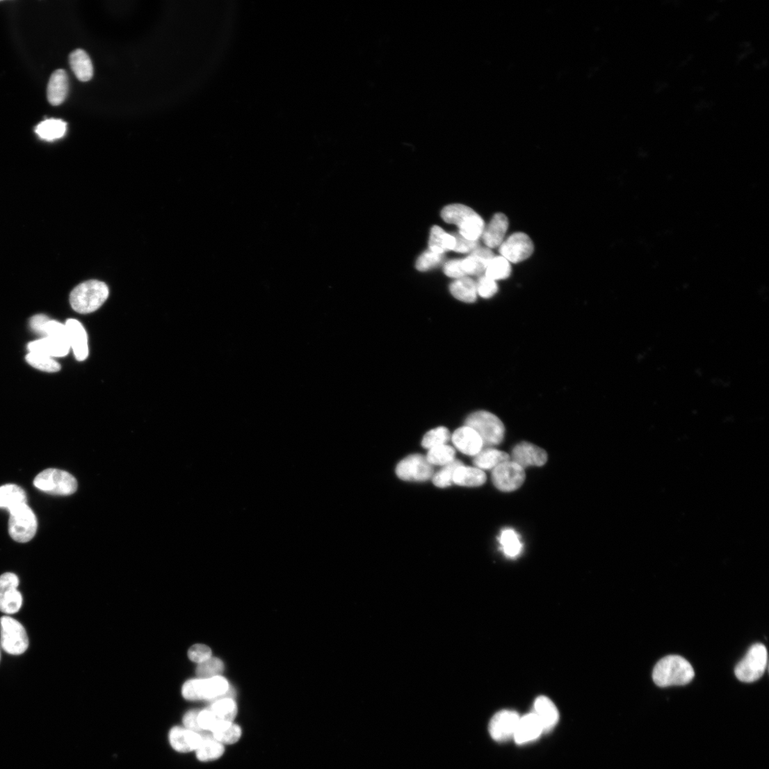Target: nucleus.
Wrapping results in <instances>:
<instances>
[{"mask_svg":"<svg viewBox=\"0 0 769 769\" xmlns=\"http://www.w3.org/2000/svg\"><path fill=\"white\" fill-rule=\"evenodd\" d=\"M695 677L691 664L679 656H669L661 660L656 665L653 679L661 688L681 686L690 683Z\"/></svg>","mask_w":769,"mask_h":769,"instance_id":"obj_1","label":"nucleus"},{"mask_svg":"<svg viewBox=\"0 0 769 769\" xmlns=\"http://www.w3.org/2000/svg\"><path fill=\"white\" fill-rule=\"evenodd\" d=\"M441 217L447 223L455 225L459 234L464 238L479 241L485 225L483 219L469 207L453 204L446 207L441 212Z\"/></svg>","mask_w":769,"mask_h":769,"instance_id":"obj_2","label":"nucleus"},{"mask_svg":"<svg viewBox=\"0 0 769 769\" xmlns=\"http://www.w3.org/2000/svg\"><path fill=\"white\" fill-rule=\"evenodd\" d=\"M107 285L97 280H90L78 285L70 294V304L79 314H90L99 309L107 300Z\"/></svg>","mask_w":769,"mask_h":769,"instance_id":"obj_3","label":"nucleus"},{"mask_svg":"<svg viewBox=\"0 0 769 769\" xmlns=\"http://www.w3.org/2000/svg\"><path fill=\"white\" fill-rule=\"evenodd\" d=\"M465 426L478 433L487 448L499 445L505 438L504 424L494 414L486 410L471 413L466 419Z\"/></svg>","mask_w":769,"mask_h":769,"instance_id":"obj_4","label":"nucleus"},{"mask_svg":"<svg viewBox=\"0 0 769 769\" xmlns=\"http://www.w3.org/2000/svg\"><path fill=\"white\" fill-rule=\"evenodd\" d=\"M34 485L44 492L61 496L73 494L78 488V483L70 473L53 468L40 473L35 479Z\"/></svg>","mask_w":769,"mask_h":769,"instance_id":"obj_5","label":"nucleus"},{"mask_svg":"<svg viewBox=\"0 0 769 769\" xmlns=\"http://www.w3.org/2000/svg\"><path fill=\"white\" fill-rule=\"evenodd\" d=\"M229 689L227 680L220 675L188 680L183 687L182 694L185 699L191 701L213 699L225 695Z\"/></svg>","mask_w":769,"mask_h":769,"instance_id":"obj_6","label":"nucleus"},{"mask_svg":"<svg viewBox=\"0 0 769 769\" xmlns=\"http://www.w3.org/2000/svg\"><path fill=\"white\" fill-rule=\"evenodd\" d=\"M766 647L761 643L752 645L745 658L735 668L738 679L747 683L756 682L763 674L767 666Z\"/></svg>","mask_w":769,"mask_h":769,"instance_id":"obj_7","label":"nucleus"},{"mask_svg":"<svg viewBox=\"0 0 769 769\" xmlns=\"http://www.w3.org/2000/svg\"><path fill=\"white\" fill-rule=\"evenodd\" d=\"M10 512L9 533L16 542L26 543L31 541L38 530L37 517L31 508L22 505Z\"/></svg>","mask_w":769,"mask_h":769,"instance_id":"obj_8","label":"nucleus"},{"mask_svg":"<svg viewBox=\"0 0 769 769\" xmlns=\"http://www.w3.org/2000/svg\"><path fill=\"white\" fill-rule=\"evenodd\" d=\"M1 631V645L8 654L19 656L23 654L29 647L26 632L19 621L10 616H3L0 619Z\"/></svg>","mask_w":769,"mask_h":769,"instance_id":"obj_9","label":"nucleus"},{"mask_svg":"<svg viewBox=\"0 0 769 769\" xmlns=\"http://www.w3.org/2000/svg\"><path fill=\"white\" fill-rule=\"evenodd\" d=\"M492 482L500 491L514 492L521 487L526 478L524 469L510 460L492 470Z\"/></svg>","mask_w":769,"mask_h":769,"instance_id":"obj_10","label":"nucleus"},{"mask_svg":"<svg viewBox=\"0 0 769 769\" xmlns=\"http://www.w3.org/2000/svg\"><path fill=\"white\" fill-rule=\"evenodd\" d=\"M434 469L426 457L412 455L403 460L396 467L398 477L405 481L425 482L433 477Z\"/></svg>","mask_w":769,"mask_h":769,"instance_id":"obj_11","label":"nucleus"},{"mask_svg":"<svg viewBox=\"0 0 769 769\" xmlns=\"http://www.w3.org/2000/svg\"><path fill=\"white\" fill-rule=\"evenodd\" d=\"M534 250L533 242L523 232H516L510 235L499 246L501 256L512 263L527 259L533 254Z\"/></svg>","mask_w":769,"mask_h":769,"instance_id":"obj_12","label":"nucleus"},{"mask_svg":"<svg viewBox=\"0 0 769 769\" xmlns=\"http://www.w3.org/2000/svg\"><path fill=\"white\" fill-rule=\"evenodd\" d=\"M19 583L17 576L13 573L0 576V611L11 615L20 610L22 596L17 590Z\"/></svg>","mask_w":769,"mask_h":769,"instance_id":"obj_13","label":"nucleus"},{"mask_svg":"<svg viewBox=\"0 0 769 769\" xmlns=\"http://www.w3.org/2000/svg\"><path fill=\"white\" fill-rule=\"evenodd\" d=\"M520 717L514 711H502L491 720L489 731L496 742H505L514 737Z\"/></svg>","mask_w":769,"mask_h":769,"instance_id":"obj_14","label":"nucleus"},{"mask_svg":"<svg viewBox=\"0 0 769 769\" xmlns=\"http://www.w3.org/2000/svg\"><path fill=\"white\" fill-rule=\"evenodd\" d=\"M512 461L523 469L529 466L542 467L548 460L547 452L530 442H523L515 447L512 454Z\"/></svg>","mask_w":769,"mask_h":769,"instance_id":"obj_15","label":"nucleus"},{"mask_svg":"<svg viewBox=\"0 0 769 769\" xmlns=\"http://www.w3.org/2000/svg\"><path fill=\"white\" fill-rule=\"evenodd\" d=\"M171 747L181 753L196 751L203 740V735L186 727H175L168 735Z\"/></svg>","mask_w":769,"mask_h":769,"instance_id":"obj_16","label":"nucleus"},{"mask_svg":"<svg viewBox=\"0 0 769 769\" xmlns=\"http://www.w3.org/2000/svg\"><path fill=\"white\" fill-rule=\"evenodd\" d=\"M451 439L455 448L467 455L475 457L484 448L483 441L478 433L467 426L457 429Z\"/></svg>","mask_w":769,"mask_h":769,"instance_id":"obj_17","label":"nucleus"},{"mask_svg":"<svg viewBox=\"0 0 769 769\" xmlns=\"http://www.w3.org/2000/svg\"><path fill=\"white\" fill-rule=\"evenodd\" d=\"M509 227L508 217L503 213L494 216L489 224L485 227L481 238L489 249L499 247L505 241Z\"/></svg>","mask_w":769,"mask_h":769,"instance_id":"obj_18","label":"nucleus"},{"mask_svg":"<svg viewBox=\"0 0 769 769\" xmlns=\"http://www.w3.org/2000/svg\"><path fill=\"white\" fill-rule=\"evenodd\" d=\"M65 325L70 348H72L76 360L84 361L88 355V337L85 329L76 319L67 320Z\"/></svg>","mask_w":769,"mask_h":769,"instance_id":"obj_19","label":"nucleus"},{"mask_svg":"<svg viewBox=\"0 0 769 769\" xmlns=\"http://www.w3.org/2000/svg\"><path fill=\"white\" fill-rule=\"evenodd\" d=\"M543 732L542 723L533 713L520 718L514 738L517 745H524L536 740Z\"/></svg>","mask_w":769,"mask_h":769,"instance_id":"obj_20","label":"nucleus"},{"mask_svg":"<svg viewBox=\"0 0 769 769\" xmlns=\"http://www.w3.org/2000/svg\"><path fill=\"white\" fill-rule=\"evenodd\" d=\"M70 348L69 341L50 337L43 338L28 345L29 353L42 354L51 358L65 357Z\"/></svg>","mask_w":769,"mask_h":769,"instance_id":"obj_21","label":"nucleus"},{"mask_svg":"<svg viewBox=\"0 0 769 769\" xmlns=\"http://www.w3.org/2000/svg\"><path fill=\"white\" fill-rule=\"evenodd\" d=\"M494 255L490 249L480 247L465 259H462V268L465 275L478 276L485 273L487 266Z\"/></svg>","mask_w":769,"mask_h":769,"instance_id":"obj_22","label":"nucleus"},{"mask_svg":"<svg viewBox=\"0 0 769 769\" xmlns=\"http://www.w3.org/2000/svg\"><path fill=\"white\" fill-rule=\"evenodd\" d=\"M69 91V79L63 70L55 71L51 76L47 86V99L50 104L56 106L65 101Z\"/></svg>","mask_w":769,"mask_h":769,"instance_id":"obj_23","label":"nucleus"},{"mask_svg":"<svg viewBox=\"0 0 769 769\" xmlns=\"http://www.w3.org/2000/svg\"><path fill=\"white\" fill-rule=\"evenodd\" d=\"M542 723L544 732H549L559 720L558 709L554 703L545 696L539 697L535 702V712Z\"/></svg>","mask_w":769,"mask_h":769,"instance_id":"obj_24","label":"nucleus"},{"mask_svg":"<svg viewBox=\"0 0 769 769\" xmlns=\"http://www.w3.org/2000/svg\"><path fill=\"white\" fill-rule=\"evenodd\" d=\"M70 67L76 78L83 82L91 80L94 68L90 56L82 49L72 51L70 56Z\"/></svg>","mask_w":769,"mask_h":769,"instance_id":"obj_25","label":"nucleus"},{"mask_svg":"<svg viewBox=\"0 0 769 769\" xmlns=\"http://www.w3.org/2000/svg\"><path fill=\"white\" fill-rule=\"evenodd\" d=\"M487 476L484 471L477 468L460 466L455 471L453 483L462 487H476L485 483Z\"/></svg>","mask_w":769,"mask_h":769,"instance_id":"obj_26","label":"nucleus"},{"mask_svg":"<svg viewBox=\"0 0 769 769\" xmlns=\"http://www.w3.org/2000/svg\"><path fill=\"white\" fill-rule=\"evenodd\" d=\"M451 293L458 300L464 303H474L478 299L476 282L469 277L454 281L450 286Z\"/></svg>","mask_w":769,"mask_h":769,"instance_id":"obj_27","label":"nucleus"},{"mask_svg":"<svg viewBox=\"0 0 769 769\" xmlns=\"http://www.w3.org/2000/svg\"><path fill=\"white\" fill-rule=\"evenodd\" d=\"M455 244V238L453 234L447 233L440 227H432L430 234L429 250L444 254L446 252L454 251Z\"/></svg>","mask_w":769,"mask_h":769,"instance_id":"obj_28","label":"nucleus"},{"mask_svg":"<svg viewBox=\"0 0 769 769\" xmlns=\"http://www.w3.org/2000/svg\"><path fill=\"white\" fill-rule=\"evenodd\" d=\"M25 492L15 485H6L0 487V508L8 509L10 512L26 504Z\"/></svg>","mask_w":769,"mask_h":769,"instance_id":"obj_29","label":"nucleus"},{"mask_svg":"<svg viewBox=\"0 0 769 769\" xmlns=\"http://www.w3.org/2000/svg\"><path fill=\"white\" fill-rule=\"evenodd\" d=\"M511 460L510 456L502 451L498 450L487 448L483 449L477 455L475 456L474 464L476 467L481 470H493L500 464Z\"/></svg>","mask_w":769,"mask_h":769,"instance_id":"obj_30","label":"nucleus"},{"mask_svg":"<svg viewBox=\"0 0 769 769\" xmlns=\"http://www.w3.org/2000/svg\"><path fill=\"white\" fill-rule=\"evenodd\" d=\"M67 130V124L61 120H46L35 129L38 136L47 141H54L63 138Z\"/></svg>","mask_w":769,"mask_h":769,"instance_id":"obj_31","label":"nucleus"},{"mask_svg":"<svg viewBox=\"0 0 769 769\" xmlns=\"http://www.w3.org/2000/svg\"><path fill=\"white\" fill-rule=\"evenodd\" d=\"M498 540L501 551L509 558H517L522 551L523 544L520 537L512 528L503 529Z\"/></svg>","mask_w":769,"mask_h":769,"instance_id":"obj_32","label":"nucleus"},{"mask_svg":"<svg viewBox=\"0 0 769 769\" xmlns=\"http://www.w3.org/2000/svg\"><path fill=\"white\" fill-rule=\"evenodd\" d=\"M195 752L198 760L208 762L221 757L225 752V747L222 744L216 740L213 736L203 735V740Z\"/></svg>","mask_w":769,"mask_h":769,"instance_id":"obj_33","label":"nucleus"},{"mask_svg":"<svg viewBox=\"0 0 769 769\" xmlns=\"http://www.w3.org/2000/svg\"><path fill=\"white\" fill-rule=\"evenodd\" d=\"M211 734L216 740L223 745H233L240 740L242 729L233 722H221Z\"/></svg>","mask_w":769,"mask_h":769,"instance_id":"obj_34","label":"nucleus"},{"mask_svg":"<svg viewBox=\"0 0 769 769\" xmlns=\"http://www.w3.org/2000/svg\"><path fill=\"white\" fill-rule=\"evenodd\" d=\"M511 273L510 262L505 258L499 256L494 257L489 263L485 271V276L497 281L508 278Z\"/></svg>","mask_w":769,"mask_h":769,"instance_id":"obj_35","label":"nucleus"},{"mask_svg":"<svg viewBox=\"0 0 769 769\" xmlns=\"http://www.w3.org/2000/svg\"><path fill=\"white\" fill-rule=\"evenodd\" d=\"M210 709L220 720L225 722H233L238 714V706L231 698H223L216 701Z\"/></svg>","mask_w":769,"mask_h":769,"instance_id":"obj_36","label":"nucleus"},{"mask_svg":"<svg viewBox=\"0 0 769 769\" xmlns=\"http://www.w3.org/2000/svg\"><path fill=\"white\" fill-rule=\"evenodd\" d=\"M455 456L453 448L443 445L429 450L426 458L432 466H446L455 460Z\"/></svg>","mask_w":769,"mask_h":769,"instance_id":"obj_37","label":"nucleus"},{"mask_svg":"<svg viewBox=\"0 0 769 769\" xmlns=\"http://www.w3.org/2000/svg\"><path fill=\"white\" fill-rule=\"evenodd\" d=\"M451 439V435L448 429L445 427H439L428 432L424 436L422 446L424 448L430 450L437 446L446 445Z\"/></svg>","mask_w":769,"mask_h":769,"instance_id":"obj_38","label":"nucleus"},{"mask_svg":"<svg viewBox=\"0 0 769 769\" xmlns=\"http://www.w3.org/2000/svg\"><path fill=\"white\" fill-rule=\"evenodd\" d=\"M462 464L463 463L461 461L455 460L448 464L444 466L433 476L432 482L434 485L439 488H446L452 485L455 472Z\"/></svg>","mask_w":769,"mask_h":769,"instance_id":"obj_39","label":"nucleus"},{"mask_svg":"<svg viewBox=\"0 0 769 769\" xmlns=\"http://www.w3.org/2000/svg\"><path fill=\"white\" fill-rule=\"evenodd\" d=\"M26 360L29 365L40 371L54 373L61 369L60 365L53 358L42 354L29 353Z\"/></svg>","mask_w":769,"mask_h":769,"instance_id":"obj_40","label":"nucleus"},{"mask_svg":"<svg viewBox=\"0 0 769 769\" xmlns=\"http://www.w3.org/2000/svg\"><path fill=\"white\" fill-rule=\"evenodd\" d=\"M223 670V663L218 658H211L199 664L196 673L200 679H209L220 676Z\"/></svg>","mask_w":769,"mask_h":769,"instance_id":"obj_41","label":"nucleus"},{"mask_svg":"<svg viewBox=\"0 0 769 769\" xmlns=\"http://www.w3.org/2000/svg\"><path fill=\"white\" fill-rule=\"evenodd\" d=\"M444 254H440L428 250L418 259L416 268L421 272L428 271L436 267L443 259Z\"/></svg>","mask_w":769,"mask_h":769,"instance_id":"obj_42","label":"nucleus"},{"mask_svg":"<svg viewBox=\"0 0 769 769\" xmlns=\"http://www.w3.org/2000/svg\"><path fill=\"white\" fill-rule=\"evenodd\" d=\"M210 709L200 711L197 716V723L200 731L212 732L221 722Z\"/></svg>","mask_w":769,"mask_h":769,"instance_id":"obj_43","label":"nucleus"},{"mask_svg":"<svg viewBox=\"0 0 769 769\" xmlns=\"http://www.w3.org/2000/svg\"><path fill=\"white\" fill-rule=\"evenodd\" d=\"M476 284L478 295L482 298H492L498 291V285L496 281L486 276H482Z\"/></svg>","mask_w":769,"mask_h":769,"instance_id":"obj_44","label":"nucleus"},{"mask_svg":"<svg viewBox=\"0 0 769 769\" xmlns=\"http://www.w3.org/2000/svg\"><path fill=\"white\" fill-rule=\"evenodd\" d=\"M188 657L193 662L200 664L212 658L211 649L202 644L194 645L189 649Z\"/></svg>","mask_w":769,"mask_h":769,"instance_id":"obj_45","label":"nucleus"},{"mask_svg":"<svg viewBox=\"0 0 769 769\" xmlns=\"http://www.w3.org/2000/svg\"><path fill=\"white\" fill-rule=\"evenodd\" d=\"M455 238V247L454 251L458 253H471L480 248L479 241H471L464 238L459 233L453 234Z\"/></svg>","mask_w":769,"mask_h":769,"instance_id":"obj_46","label":"nucleus"},{"mask_svg":"<svg viewBox=\"0 0 769 769\" xmlns=\"http://www.w3.org/2000/svg\"><path fill=\"white\" fill-rule=\"evenodd\" d=\"M444 273L455 280L467 277L462 268V259H453L447 262L444 268Z\"/></svg>","mask_w":769,"mask_h":769,"instance_id":"obj_47","label":"nucleus"},{"mask_svg":"<svg viewBox=\"0 0 769 769\" xmlns=\"http://www.w3.org/2000/svg\"><path fill=\"white\" fill-rule=\"evenodd\" d=\"M199 712L198 711H189L184 715L183 722L186 728L200 733L197 723Z\"/></svg>","mask_w":769,"mask_h":769,"instance_id":"obj_48","label":"nucleus"},{"mask_svg":"<svg viewBox=\"0 0 769 769\" xmlns=\"http://www.w3.org/2000/svg\"><path fill=\"white\" fill-rule=\"evenodd\" d=\"M49 318L44 315H37L31 320V327L37 334L42 336L45 325Z\"/></svg>","mask_w":769,"mask_h":769,"instance_id":"obj_49","label":"nucleus"}]
</instances>
